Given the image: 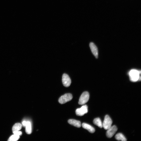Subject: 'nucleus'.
<instances>
[{
	"label": "nucleus",
	"mask_w": 141,
	"mask_h": 141,
	"mask_svg": "<svg viewBox=\"0 0 141 141\" xmlns=\"http://www.w3.org/2000/svg\"><path fill=\"white\" fill-rule=\"evenodd\" d=\"M19 138V136L14 134L9 138L8 141H16L18 140Z\"/></svg>",
	"instance_id": "nucleus-15"
},
{
	"label": "nucleus",
	"mask_w": 141,
	"mask_h": 141,
	"mask_svg": "<svg viewBox=\"0 0 141 141\" xmlns=\"http://www.w3.org/2000/svg\"><path fill=\"white\" fill-rule=\"evenodd\" d=\"M112 123V120L109 116L106 115L102 124L103 127L105 129L107 130L111 126Z\"/></svg>",
	"instance_id": "nucleus-4"
},
{
	"label": "nucleus",
	"mask_w": 141,
	"mask_h": 141,
	"mask_svg": "<svg viewBox=\"0 0 141 141\" xmlns=\"http://www.w3.org/2000/svg\"><path fill=\"white\" fill-rule=\"evenodd\" d=\"M68 123L70 124L75 127L79 128L81 126V123L80 121L73 119H69Z\"/></svg>",
	"instance_id": "nucleus-9"
},
{
	"label": "nucleus",
	"mask_w": 141,
	"mask_h": 141,
	"mask_svg": "<svg viewBox=\"0 0 141 141\" xmlns=\"http://www.w3.org/2000/svg\"><path fill=\"white\" fill-rule=\"evenodd\" d=\"M22 127L21 124L19 123H17L15 124L13 126L12 130L13 133L14 132L18 131L21 129Z\"/></svg>",
	"instance_id": "nucleus-12"
},
{
	"label": "nucleus",
	"mask_w": 141,
	"mask_h": 141,
	"mask_svg": "<svg viewBox=\"0 0 141 141\" xmlns=\"http://www.w3.org/2000/svg\"><path fill=\"white\" fill-rule=\"evenodd\" d=\"M106 135L107 137L111 138L114 135L117 130V128L115 125L111 126L107 130Z\"/></svg>",
	"instance_id": "nucleus-7"
},
{
	"label": "nucleus",
	"mask_w": 141,
	"mask_h": 141,
	"mask_svg": "<svg viewBox=\"0 0 141 141\" xmlns=\"http://www.w3.org/2000/svg\"><path fill=\"white\" fill-rule=\"evenodd\" d=\"M82 125L83 128L87 130L91 133H93L95 131V128L92 126L88 124L83 123L82 124Z\"/></svg>",
	"instance_id": "nucleus-10"
},
{
	"label": "nucleus",
	"mask_w": 141,
	"mask_h": 141,
	"mask_svg": "<svg viewBox=\"0 0 141 141\" xmlns=\"http://www.w3.org/2000/svg\"><path fill=\"white\" fill-rule=\"evenodd\" d=\"M88 112V107L86 105L82 106L80 108L77 109L75 111L76 115L78 116H82Z\"/></svg>",
	"instance_id": "nucleus-5"
},
{
	"label": "nucleus",
	"mask_w": 141,
	"mask_h": 141,
	"mask_svg": "<svg viewBox=\"0 0 141 141\" xmlns=\"http://www.w3.org/2000/svg\"><path fill=\"white\" fill-rule=\"evenodd\" d=\"M27 123V121H24L22 122V124L24 126H26Z\"/></svg>",
	"instance_id": "nucleus-17"
},
{
	"label": "nucleus",
	"mask_w": 141,
	"mask_h": 141,
	"mask_svg": "<svg viewBox=\"0 0 141 141\" xmlns=\"http://www.w3.org/2000/svg\"><path fill=\"white\" fill-rule=\"evenodd\" d=\"M89 46L93 54L96 58H97L98 56V52L97 47L95 44L92 42H91L90 43Z\"/></svg>",
	"instance_id": "nucleus-8"
},
{
	"label": "nucleus",
	"mask_w": 141,
	"mask_h": 141,
	"mask_svg": "<svg viewBox=\"0 0 141 141\" xmlns=\"http://www.w3.org/2000/svg\"><path fill=\"white\" fill-rule=\"evenodd\" d=\"M14 134H16L19 136H21L22 134V132L21 131H19L15 132L13 133Z\"/></svg>",
	"instance_id": "nucleus-16"
},
{
	"label": "nucleus",
	"mask_w": 141,
	"mask_h": 141,
	"mask_svg": "<svg viewBox=\"0 0 141 141\" xmlns=\"http://www.w3.org/2000/svg\"><path fill=\"white\" fill-rule=\"evenodd\" d=\"M73 96L71 94L66 93L61 96L59 98L58 101L60 103L63 104L71 100Z\"/></svg>",
	"instance_id": "nucleus-3"
},
{
	"label": "nucleus",
	"mask_w": 141,
	"mask_h": 141,
	"mask_svg": "<svg viewBox=\"0 0 141 141\" xmlns=\"http://www.w3.org/2000/svg\"><path fill=\"white\" fill-rule=\"evenodd\" d=\"M89 98V95L87 91L84 92L81 95L79 98L78 103L80 105H83L87 103Z\"/></svg>",
	"instance_id": "nucleus-2"
},
{
	"label": "nucleus",
	"mask_w": 141,
	"mask_h": 141,
	"mask_svg": "<svg viewBox=\"0 0 141 141\" xmlns=\"http://www.w3.org/2000/svg\"><path fill=\"white\" fill-rule=\"evenodd\" d=\"M25 131L28 134H30L32 133V126L31 123L29 121H27Z\"/></svg>",
	"instance_id": "nucleus-11"
},
{
	"label": "nucleus",
	"mask_w": 141,
	"mask_h": 141,
	"mask_svg": "<svg viewBox=\"0 0 141 141\" xmlns=\"http://www.w3.org/2000/svg\"><path fill=\"white\" fill-rule=\"evenodd\" d=\"M140 72L136 69H132L129 72V75L130 81L132 82H136L138 80L140 81Z\"/></svg>",
	"instance_id": "nucleus-1"
},
{
	"label": "nucleus",
	"mask_w": 141,
	"mask_h": 141,
	"mask_svg": "<svg viewBox=\"0 0 141 141\" xmlns=\"http://www.w3.org/2000/svg\"><path fill=\"white\" fill-rule=\"evenodd\" d=\"M115 139L118 140L126 141L127 139L121 133H119L117 134L115 136Z\"/></svg>",
	"instance_id": "nucleus-13"
},
{
	"label": "nucleus",
	"mask_w": 141,
	"mask_h": 141,
	"mask_svg": "<svg viewBox=\"0 0 141 141\" xmlns=\"http://www.w3.org/2000/svg\"><path fill=\"white\" fill-rule=\"evenodd\" d=\"M62 81L63 85L66 87L69 86L71 83V80L67 74L64 73L62 76Z\"/></svg>",
	"instance_id": "nucleus-6"
},
{
	"label": "nucleus",
	"mask_w": 141,
	"mask_h": 141,
	"mask_svg": "<svg viewBox=\"0 0 141 141\" xmlns=\"http://www.w3.org/2000/svg\"><path fill=\"white\" fill-rule=\"evenodd\" d=\"M94 124L98 126L100 128L103 127L102 124L101 120L99 118H96L93 121Z\"/></svg>",
	"instance_id": "nucleus-14"
}]
</instances>
